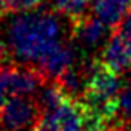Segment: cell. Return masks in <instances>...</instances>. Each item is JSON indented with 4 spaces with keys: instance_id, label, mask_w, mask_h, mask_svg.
I'll return each instance as SVG.
<instances>
[{
    "instance_id": "4",
    "label": "cell",
    "mask_w": 131,
    "mask_h": 131,
    "mask_svg": "<svg viewBox=\"0 0 131 131\" xmlns=\"http://www.w3.org/2000/svg\"><path fill=\"white\" fill-rule=\"evenodd\" d=\"M110 30L106 24L91 15H86L85 18L78 19L77 23L70 24V42L77 45L85 54H90L96 50H102L109 42Z\"/></svg>"
},
{
    "instance_id": "13",
    "label": "cell",
    "mask_w": 131,
    "mask_h": 131,
    "mask_svg": "<svg viewBox=\"0 0 131 131\" xmlns=\"http://www.w3.org/2000/svg\"><path fill=\"white\" fill-rule=\"evenodd\" d=\"M11 54H10V51H8V47L5 45V42L0 38V67L2 66H5V64H8V62H11Z\"/></svg>"
},
{
    "instance_id": "12",
    "label": "cell",
    "mask_w": 131,
    "mask_h": 131,
    "mask_svg": "<svg viewBox=\"0 0 131 131\" xmlns=\"http://www.w3.org/2000/svg\"><path fill=\"white\" fill-rule=\"evenodd\" d=\"M115 32H118L120 35H123V37H126V38L131 40V13L120 23V26L117 27Z\"/></svg>"
},
{
    "instance_id": "11",
    "label": "cell",
    "mask_w": 131,
    "mask_h": 131,
    "mask_svg": "<svg viewBox=\"0 0 131 131\" xmlns=\"http://www.w3.org/2000/svg\"><path fill=\"white\" fill-rule=\"evenodd\" d=\"M34 131H61V128L53 115H42V118L37 123Z\"/></svg>"
},
{
    "instance_id": "3",
    "label": "cell",
    "mask_w": 131,
    "mask_h": 131,
    "mask_svg": "<svg viewBox=\"0 0 131 131\" xmlns=\"http://www.w3.org/2000/svg\"><path fill=\"white\" fill-rule=\"evenodd\" d=\"M6 88L10 96H32L35 97L48 80L35 66L8 62L2 66Z\"/></svg>"
},
{
    "instance_id": "6",
    "label": "cell",
    "mask_w": 131,
    "mask_h": 131,
    "mask_svg": "<svg viewBox=\"0 0 131 131\" xmlns=\"http://www.w3.org/2000/svg\"><path fill=\"white\" fill-rule=\"evenodd\" d=\"M77 62V51L75 45L70 40H66L61 43L51 54H48L45 59L37 66V69L45 75L48 82H56L66 70H69Z\"/></svg>"
},
{
    "instance_id": "7",
    "label": "cell",
    "mask_w": 131,
    "mask_h": 131,
    "mask_svg": "<svg viewBox=\"0 0 131 131\" xmlns=\"http://www.w3.org/2000/svg\"><path fill=\"white\" fill-rule=\"evenodd\" d=\"M90 13L109 29H117L131 13V0H93Z\"/></svg>"
},
{
    "instance_id": "9",
    "label": "cell",
    "mask_w": 131,
    "mask_h": 131,
    "mask_svg": "<svg viewBox=\"0 0 131 131\" xmlns=\"http://www.w3.org/2000/svg\"><path fill=\"white\" fill-rule=\"evenodd\" d=\"M45 3V0H3V5L8 13L24 15V13L37 11Z\"/></svg>"
},
{
    "instance_id": "10",
    "label": "cell",
    "mask_w": 131,
    "mask_h": 131,
    "mask_svg": "<svg viewBox=\"0 0 131 131\" xmlns=\"http://www.w3.org/2000/svg\"><path fill=\"white\" fill-rule=\"evenodd\" d=\"M118 117L122 120L131 118V82L125 83L118 96Z\"/></svg>"
},
{
    "instance_id": "2",
    "label": "cell",
    "mask_w": 131,
    "mask_h": 131,
    "mask_svg": "<svg viewBox=\"0 0 131 131\" xmlns=\"http://www.w3.org/2000/svg\"><path fill=\"white\" fill-rule=\"evenodd\" d=\"M42 109L32 96H10L0 112V131H34Z\"/></svg>"
},
{
    "instance_id": "14",
    "label": "cell",
    "mask_w": 131,
    "mask_h": 131,
    "mask_svg": "<svg viewBox=\"0 0 131 131\" xmlns=\"http://www.w3.org/2000/svg\"><path fill=\"white\" fill-rule=\"evenodd\" d=\"M123 125H125V129H126V131H131V118L123 120Z\"/></svg>"
},
{
    "instance_id": "1",
    "label": "cell",
    "mask_w": 131,
    "mask_h": 131,
    "mask_svg": "<svg viewBox=\"0 0 131 131\" xmlns=\"http://www.w3.org/2000/svg\"><path fill=\"white\" fill-rule=\"evenodd\" d=\"M56 11L16 15L6 27V47L19 64L37 66L67 40V26Z\"/></svg>"
},
{
    "instance_id": "5",
    "label": "cell",
    "mask_w": 131,
    "mask_h": 131,
    "mask_svg": "<svg viewBox=\"0 0 131 131\" xmlns=\"http://www.w3.org/2000/svg\"><path fill=\"white\" fill-rule=\"evenodd\" d=\"M96 58L114 74H125L131 70V40L120 35L118 32H114L106 47L99 51V56Z\"/></svg>"
},
{
    "instance_id": "8",
    "label": "cell",
    "mask_w": 131,
    "mask_h": 131,
    "mask_svg": "<svg viewBox=\"0 0 131 131\" xmlns=\"http://www.w3.org/2000/svg\"><path fill=\"white\" fill-rule=\"evenodd\" d=\"M61 131H85V110L80 101L69 99L53 114Z\"/></svg>"
}]
</instances>
